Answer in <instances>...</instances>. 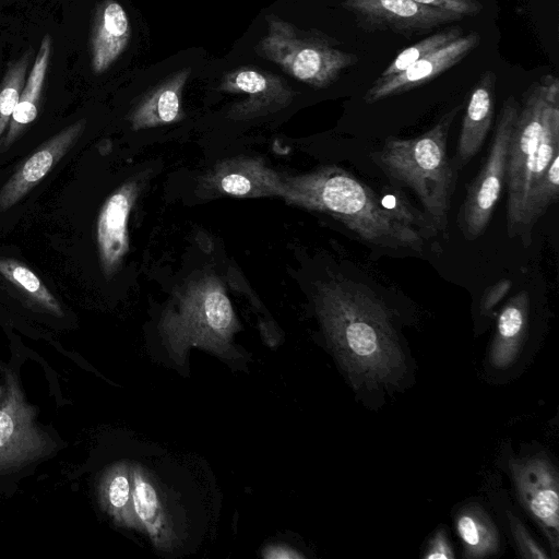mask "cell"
<instances>
[{"label": "cell", "instance_id": "6da1fadb", "mask_svg": "<svg viewBox=\"0 0 559 559\" xmlns=\"http://www.w3.org/2000/svg\"><path fill=\"white\" fill-rule=\"evenodd\" d=\"M507 233L528 247L537 221L559 197V81L546 74L519 106L507 165Z\"/></svg>", "mask_w": 559, "mask_h": 559}, {"label": "cell", "instance_id": "7a4b0ae2", "mask_svg": "<svg viewBox=\"0 0 559 559\" xmlns=\"http://www.w3.org/2000/svg\"><path fill=\"white\" fill-rule=\"evenodd\" d=\"M314 309L324 335L355 386L394 383L405 358L385 304L346 278L316 286Z\"/></svg>", "mask_w": 559, "mask_h": 559}, {"label": "cell", "instance_id": "3957f363", "mask_svg": "<svg viewBox=\"0 0 559 559\" xmlns=\"http://www.w3.org/2000/svg\"><path fill=\"white\" fill-rule=\"evenodd\" d=\"M283 200L332 216L374 247L420 251L427 238L405 207L390 206L371 187L334 164L284 176Z\"/></svg>", "mask_w": 559, "mask_h": 559}, {"label": "cell", "instance_id": "277c9868", "mask_svg": "<svg viewBox=\"0 0 559 559\" xmlns=\"http://www.w3.org/2000/svg\"><path fill=\"white\" fill-rule=\"evenodd\" d=\"M460 108H452L420 135L388 138L371 154L392 183L407 187L415 193L436 231H444L448 226L455 189L457 170L448 156V135Z\"/></svg>", "mask_w": 559, "mask_h": 559}, {"label": "cell", "instance_id": "5b68a950", "mask_svg": "<svg viewBox=\"0 0 559 559\" xmlns=\"http://www.w3.org/2000/svg\"><path fill=\"white\" fill-rule=\"evenodd\" d=\"M158 330L169 355L180 366L191 347L224 358L237 354L231 343L240 323L223 283L212 273L198 274L174 292Z\"/></svg>", "mask_w": 559, "mask_h": 559}, {"label": "cell", "instance_id": "8992f818", "mask_svg": "<svg viewBox=\"0 0 559 559\" xmlns=\"http://www.w3.org/2000/svg\"><path fill=\"white\" fill-rule=\"evenodd\" d=\"M259 53L318 88L332 84L358 61L355 55L336 49L319 37L299 34L276 16L270 19L269 33L259 45Z\"/></svg>", "mask_w": 559, "mask_h": 559}, {"label": "cell", "instance_id": "52a82bcc", "mask_svg": "<svg viewBox=\"0 0 559 559\" xmlns=\"http://www.w3.org/2000/svg\"><path fill=\"white\" fill-rule=\"evenodd\" d=\"M519 106L513 96L503 100L487 158L467 187L459 211L457 225L469 240L485 233L506 186L509 146Z\"/></svg>", "mask_w": 559, "mask_h": 559}, {"label": "cell", "instance_id": "ba28073f", "mask_svg": "<svg viewBox=\"0 0 559 559\" xmlns=\"http://www.w3.org/2000/svg\"><path fill=\"white\" fill-rule=\"evenodd\" d=\"M0 403V473L20 469L51 454L56 443L37 423V408L29 404L17 377L5 372Z\"/></svg>", "mask_w": 559, "mask_h": 559}, {"label": "cell", "instance_id": "9c48e42d", "mask_svg": "<svg viewBox=\"0 0 559 559\" xmlns=\"http://www.w3.org/2000/svg\"><path fill=\"white\" fill-rule=\"evenodd\" d=\"M197 195L215 198H281L284 176L255 156H235L216 163L199 177Z\"/></svg>", "mask_w": 559, "mask_h": 559}, {"label": "cell", "instance_id": "30bf717a", "mask_svg": "<svg viewBox=\"0 0 559 559\" xmlns=\"http://www.w3.org/2000/svg\"><path fill=\"white\" fill-rule=\"evenodd\" d=\"M343 7L354 14L357 24L366 31H392L405 37L464 17L413 0H344Z\"/></svg>", "mask_w": 559, "mask_h": 559}, {"label": "cell", "instance_id": "8fae6325", "mask_svg": "<svg viewBox=\"0 0 559 559\" xmlns=\"http://www.w3.org/2000/svg\"><path fill=\"white\" fill-rule=\"evenodd\" d=\"M510 471L522 504L544 530L557 557L559 495L556 469L546 459L535 456L512 461Z\"/></svg>", "mask_w": 559, "mask_h": 559}, {"label": "cell", "instance_id": "7c38bea8", "mask_svg": "<svg viewBox=\"0 0 559 559\" xmlns=\"http://www.w3.org/2000/svg\"><path fill=\"white\" fill-rule=\"evenodd\" d=\"M143 176L117 188L103 204L96 225V240L104 275L110 278L129 250L128 219L141 192Z\"/></svg>", "mask_w": 559, "mask_h": 559}, {"label": "cell", "instance_id": "4fadbf2b", "mask_svg": "<svg viewBox=\"0 0 559 559\" xmlns=\"http://www.w3.org/2000/svg\"><path fill=\"white\" fill-rule=\"evenodd\" d=\"M475 32L462 35L447 46L415 61L406 69L391 76L378 78L365 94V102L373 104L395 96L437 78L466 57L478 44Z\"/></svg>", "mask_w": 559, "mask_h": 559}, {"label": "cell", "instance_id": "5bb4252c", "mask_svg": "<svg viewBox=\"0 0 559 559\" xmlns=\"http://www.w3.org/2000/svg\"><path fill=\"white\" fill-rule=\"evenodd\" d=\"M131 475L138 531L144 533L156 549L171 551L179 537L162 487L155 476L140 464L131 463Z\"/></svg>", "mask_w": 559, "mask_h": 559}, {"label": "cell", "instance_id": "9a60e30c", "mask_svg": "<svg viewBox=\"0 0 559 559\" xmlns=\"http://www.w3.org/2000/svg\"><path fill=\"white\" fill-rule=\"evenodd\" d=\"M81 119L45 141L24 160L0 190V212L7 211L38 185L75 145L85 129Z\"/></svg>", "mask_w": 559, "mask_h": 559}, {"label": "cell", "instance_id": "2e32d148", "mask_svg": "<svg viewBox=\"0 0 559 559\" xmlns=\"http://www.w3.org/2000/svg\"><path fill=\"white\" fill-rule=\"evenodd\" d=\"M496 75L486 71L474 86L467 102L453 165L466 166L481 148L491 128L495 108Z\"/></svg>", "mask_w": 559, "mask_h": 559}, {"label": "cell", "instance_id": "e0dca14e", "mask_svg": "<svg viewBox=\"0 0 559 559\" xmlns=\"http://www.w3.org/2000/svg\"><path fill=\"white\" fill-rule=\"evenodd\" d=\"M222 87L228 92H240L250 96L230 109L229 116L233 119L243 120L266 115L285 107L292 99V94L275 83L274 78L252 69L228 74Z\"/></svg>", "mask_w": 559, "mask_h": 559}, {"label": "cell", "instance_id": "ac0fdd59", "mask_svg": "<svg viewBox=\"0 0 559 559\" xmlns=\"http://www.w3.org/2000/svg\"><path fill=\"white\" fill-rule=\"evenodd\" d=\"M130 38V23L124 9L115 0L102 1L95 12L91 33V64L104 73L122 53Z\"/></svg>", "mask_w": 559, "mask_h": 559}, {"label": "cell", "instance_id": "d6986e66", "mask_svg": "<svg viewBox=\"0 0 559 559\" xmlns=\"http://www.w3.org/2000/svg\"><path fill=\"white\" fill-rule=\"evenodd\" d=\"M528 310L525 290L510 298L501 309L490 346V362L495 368L507 369L518 358L527 333Z\"/></svg>", "mask_w": 559, "mask_h": 559}, {"label": "cell", "instance_id": "ffe728a7", "mask_svg": "<svg viewBox=\"0 0 559 559\" xmlns=\"http://www.w3.org/2000/svg\"><path fill=\"white\" fill-rule=\"evenodd\" d=\"M190 69H185L148 93L129 116L133 130L154 128L182 118L181 97Z\"/></svg>", "mask_w": 559, "mask_h": 559}, {"label": "cell", "instance_id": "44dd1931", "mask_svg": "<svg viewBox=\"0 0 559 559\" xmlns=\"http://www.w3.org/2000/svg\"><path fill=\"white\" fill-rule=\"evenodd\" d=\"M52 40L46 34L27 74L17 105L9 122L8 132L1 143L7 150L36 119L48 66L51 58Z\"/></svg>", "mask_w": 559, "mask_h": 559}, {"label": "cell", "instance_id": "7402d4cb", "mask_svg": "<svg viewBox=\"0 0 559 559\" xmlns=\"http://www.w3.org/2000/svg\"><path fill=\"white\" fill-rule=\"evenodd\" d=\"M102 509L121 527L138 530L132 502L131 463L120 461L108 466L97 486Z\"/></svg>", "mask_w": 559, "mask_h": 559}, {"label": "cell", "instance_id": "603a6c76", "mask_svg": "<svg viewBox=\"0 0 559 559\" xmlns=\"http://www.w3.org/2000/svg\"><path fill=\"white\" fill-rule=\"evenodd\" d=\"M455 525L466 557H487L498 551V531L489 515L478 506L461 509Z\"/></svg>", "mask_w": 559, "mask_h": 559}, {"label": "cell", "instance_id": "cb8c5ba5", "mask_svg": "<svg viewBox=\"0 0 559 559\" xmlns=\"http://www.w3.org/2000/svg\"><path fill=\"white\" fill-rule=\"evenodd\" d=\"M0 274L38 308L57 317L63 316L59 301L27 265L0 257Z\"/></svg>", "mask_w": 559, "mask_h": 559}, {"label": "cell", "instance_id": "d4e9b609", "mask_svg": "<svg viewBox=\"0 0 559 559\" xmlns=\"http://www.w3.org/2000/svg\"><path fill=\"white\" fill-rule=\"evenodd\" d=\"M34 52L29 49L11 62L0 83V139L9 126L17 105L27 74L32 67Z\"/></svg>", "mask_w": 559, "mask_h": 559}, {"label": "cell", "instance_id": "484cf974", "mask_svg": "<svg viewBox=\"0 0 559 559\" xmlns=\"http://www.w3.org/2000/svg\"><path fill=\"white\" fill-rule=\"evenodd\" d=\"M462 35L460 27H451L425 37L420 41L403 49L382 71L380 78L400 73L415 61L447 46Z\"/></svg>", "mask_w": 559, "mask_h": 559}, {"label": "cell", "instance_id": "4316f807", "mask_svg": "<svg viewBox=\"0 0 559 559\" xmlns=\"http://www.w3.org/2000/svg\"><path fill=\"white\" fill-rule=\"evenodd\" d=\"M510 527L515 543L525 558L547 559L549 556L531 537L523 524L513 515H510Z\"/></svg>", "mask_w": 559, "mask_h": 559}, {"label": "cell", "instance_id": "83f0119b", "mask_svg": "<svg viewBox=\"0 0 559 559\" xmlns=\"http://www.w3.org/2000/svg\"><path fill=\"white\" fill-rule=\"evenodd\" d=\"M413 1L424 4V5L449 10V11L459 13L463 16L475 15V14L479 13L483 9L481 3L478 2L477 0H413Z\"/></svg>", "mask_w": 559, "mask_h": 559}, {"label": "cell", "instance_id": "f1b7e54d", "mask_svg": "<svg viewBox=\"0 0 559 559\" xmlns=\"http://www.w3.org/2000/svg\"><path fill=\"white\" fill-rule=\"evenodd\" d=\"M512 286L510 280H501L488 286L481 297L480 308L485 313L490 312L509 293Z\"/></svg>", "mask_w": 559, "mask_h": 559}, {"label": "cell", "instance_id": "f546056e", "mask_svg": "<svg viewBox=\"0 0 559 559\" xmlns=\"http://www.w3.org/2000/svg\"><path fill=\"white\" fill-rule=\"evenodd\" d=\"M454 557L453 549L443 531H438L430 539L428 548L424 555L425 559H452Z\"/></svg>", "mask_w": 559, "mask_h": 559}, {"label": "cell", "instance_id": "4dcf8cb0", "mask_svg": "<svg viewBox=\"0 0 559 559\" xmlns=\"http://www.w3.org/2000/svg\"><path fill=\"white\" fill-rule=\"evenodd\" d=\"M262 556L266 559H297L304 558L301 554L293 548L283 545H272L266 547Z\"/></svg>", "mask_w": 559, "mask_h": 559}]
</instances>
